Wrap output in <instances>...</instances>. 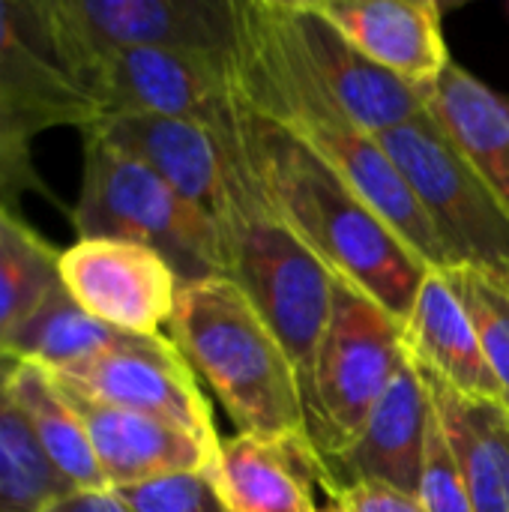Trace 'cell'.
I'll return each instance as SVG.
<instances>
[{"label":"cell","mask_w":509,"mask_h":512,"mask_svg":"<svg viewBox=\"0 0 509 512\" xmlns=\"http://www.w3.org/2000/svg\"><path fill=\"white\" fill-rule=\"evenodd\" d=\"M231 75L237 99L252 114L288 132L339 174L429 270H450L447 252L414 189L378 135L363 129L306 66L279 0H240V39Z\"/></svg>","instance_id":"cell-1"},{"label":"cell","mask_w":509,"mask_h":512,"mask_svg":"<svg viewBox=\"0 0 509 512\" xmlns=\"http://www.w3.org/2000/svg\"><path fill=\"white\" fill-rule=\"evenodd\" d=\"M240 150L264 201L327 273L402 324L429 267L396 231L318 156L246 105Z\"/></svg>","instance_id":"cell-2"},{"label":"cell","mask_w":509,"mask_h":512,"mask_svg":"<svg viewBox=\"0 0 509 512\" xmlns=\"http://www.w3.org/2000/svg\"><path fill=\"white\" fill-rule=\"evenodd\" d=\"M168 339L219 396L237 435L273 444L312 441L300 372L237 282H180Z\"/></svg>","instance_id":"cell-3"},{"label":"cell","mask_w":509,"mask_h":512,"mask_svg":"<svg viewBox=\"0 0 509 512\" xmlns=\"http://www.w3.org/2000/svg\"><path fill=\"white\" fill-rule=\"evenodd\" d=\"M219 231L225 243V276L240 285L282 339L306 387L339 282L264 201L243 150L234 195L228 213L219 219Z\"/></svg>","instance_id":"cell-4"},{"label":"cell","mask_w":509,"mask_h":512,"mask_svg":"<svg viewBox=\"0 0 509 512\" xmlns=\"http://www.w3.org/2000/svg\"><path fill=\"white\" fill-rule=\"evenodd\" d=\"M81 192L72 207L78 237H114L159 252L180 282L225 276L219 225L177 195L153 168L84 129Z\"/></svg>","instance_id":"cell-5"},{"label":"cell","mask_w":509,"mask_h":512,"mask_svg":"<svg viewBox=\"0 0 509 512\" xmlns=\"http://www.w3.org/2000/svg\"><path fill=\"white\" fill-rule=\"evenodd\" d=\"M36 18L48 51L72 81L114 51L234 57L240 39V0H36Z\"/></svg>","instance_id":"cell-6"},{"label":"cell","mask_w":509,"mask_h":512,"mask_svg":"<svg viewBox=\"0 0 509 512\" xmlns=\"http://www.w3.org/2000/svg\"><path fill=\"white\" fill-rule=\"evenodd\" d=\"M378 141L426 210L450 270L477 267L509 282V201L459 153L438 120L423 111Z\"/></svg>","instance_id":"cell-7"},{"label":"cell","mask_w":509,"mask_h":512,"mask_svg":"<svg viewBox=\"0 0 509 512\" xmlns=\"http://www.w3.org/2000/svg\"><path fill=\"white\" fill-rule=\"evenodd\" d=\"M402 360V324L369 297L339 285L303 387L309 438L321 459L360 435Z\"/></svg>","instance_id":"cell-8"},{"label":"cell","mask_w":509,"mask_h":512,"mask_svg":"<svg viewBox=\"0 0 509 512\" xmlns=\"http://www.w3.org/2000/svg\"><path fill=\"white\" fill-rule=\"evenodd\" d=\"M99 114H144L201 123L234 135L243 102L234 90L231 57L171 48H129L93 60L75 81Z\"/></svg>","instance_id":"cell-9"},{"label":"cell","mask_w":509,"mask_h":512,"mask_svg":"<svg viewBox=\"0 0 509 512\" xmlns=\"http://www.w3.org/2000/svg\"><path fill=\"white\" fill-rule=\"evenodd\" d=\"M60 285L96 321L132 333L165 336L180 276L150 246L114 237H78L60 249Z\"/></svg>","instance_id":"cell-10"},{"label":"cell","mask_w":509,"mask_h":512,"mask_svg":"<svg viewBox=\"0 0 509 512\" xmlns=\"http://www.w3.org/2000/svg\"><path fill=\"white\" fill-rule=\"evenodd\" d=\"M51 375L93 402L168 420L204 444L222 447L198 375L168 336H138L126 348Z\"/></svg>","instance_id":"cell-11"},{"label":"cell","mask_w":509,"mask_h":512,"mask_svg":"<svg viewBox=\"0 0 509 512\" xmlns=\"http://www.w3.org/2000/svg\"><path fill=\"white\" fill-rule=\"evenodd\" d=\"M87 129L141 159L216 225L228 213L240 171V129L222 135L201 123L144 114H105Z\"/></svg>","instance_id":"cell-12"},{"label":"cell","mask_w":509,"mask_h":512,"mask_svg":"<svg viewBox=\"0 0 509 512\" xmlns=\"http://www.w3.org/2000/svg\"><path fill=\"white\" fill-rule=\"evenodd\" d=\"M432 402L414 363H399L384 396L372 408L360 435L333 456H324V495L339 486L375 483L417 498Z\"/></svg>","instance_id":"cell-13"},{"label":"cell","mask_w":509,"mask_h":512,"mask_svg":"<svg viewBox=\"0 0 509 512\" xmlns=\"http://www.w3.org/2000/svg\"><path fill=\"white\" fill-rule=\"evenodd\" d=\"M279 6L306 66L363 129L381 135L426 111V93L363 57L345 33L321 15L315 0H279Z\"/></svg>","instance_id":"cell-14"},{"label":"cell","mask_w":509,"mask_h":512,"mask_svg":"<svg viewBox=\"0 0 509 512\" xmlns=\"http://www.w3.org/2000/svg\"><path fill=\"white\" fill-rule=\"evenodd\" d=\"M345 39L408 87L429 93L453 63L435 0H315Z\"/></svg>","instance_id":"cell-15"},{"label":"cell","mask_w":509,"mask_h":512,"mask_svg":"<svg viewBox=\"0 0 509 512\" xmlns=\"http://www.w3.org/2000/svg\"><path fill=\"white\" fill-rule=\"evenodd\" d=\"M60 384V381H57ZM63 387V384H60ZM78 408L111 492L174 474H210L219 450L168 420L93 402L63 387Z\"/></svg>","instance_id":"cell-16"},{"label":"cell","mask_w":509,"mask_h":512,"mask_svg":"<svg viewBox=\"0 0 509 512\" xmlns=\"http://www.w3.org/2000/svg\"><path fill=\"white\" fill-rule=\"evenodd\" d=\"M402 348L414 369L471 402H498L504 393L483 354L474 321L450 279L429 270L420 294L402 321Z\"/></svg>","instance_id":"cell-17"},{"label":"cell","mask_w":509,"mask_h":512,"mask_svg":"<svg viewBox=\"0 0 509 512\" xmlns=\"http://www.w3.org/2000/svg\"><path fill=\"white\" fill-rule=\"evenodd\" d=\"M210 477L228 512H321L312 489L324 483V465L312 441L222 438Z\"/></svg>","instance_id":"cell-18"},{"label":"cell","mask_w":509,"mask_h":512,"mask_svg":"<svg viewBox=\"0 0 509 512\" xmlns=\"http://www.w3.org/2000/svg\"><path fill=\"white\" fill-rule=\"evenodd\" d=\"M0 93L48 120L51 129L75 126L84 132L102 117L48 51L36 0H0Z\"/></svg>","instance_id":"cell-19"},{"label":"cell","mask_w":509,"mask_h":512,"mask_svg":"<svg viewBox=\"0 0 509 512\" xmlns=\"http://www.w3.org/2000/svg\"><path fill=\"white\" fill-rule=\"evenodd\" d=\"M426 111L438 120L459 153L509 201V96L474 72L450 63L426 93Z\"/></svg>","instance_id":"cell-20"},{"label":"cell","mask_w":509,"mask_h":512,"mask_svg":"<svg viewBox=\"0 0 509 512\" xmlns=\"http://www.w3.org/2000/svg\"><path fill=\"white\" fill-rule=\"evenodd\" d=\"M423 384L462 468L474 512H509L507 408L498 402L462 399L429 378H423Z\"/></svg>","instance_id":"cell-21"},{"label":"cell","mask_w":509,"mask_h":512,"mask_svg":"<svg viewBox=\"0 0 509 512\" xmlns=\"http://www.w3.org/2000/svg\"><path fill=\"white\" fill-rule=\"evenodd\" d=\"M9 390L63 486L69 492H111L96 462L87 426L57 378L39 363L18 360Z\"/></svg>","instance_id":"cell-22"},{"label":"cell","mask_w":509,"mask_h":512,"mask_svg":"<svg viewBox=\"0 0 509 512\" xmlns=\"http://www.w3.org/2000/svg\"><path fill=\"white\" fill-rule=\"evenodd\" d=\"M138 336L114 330L93 315H87L63 285H57L45 303L15 330L6 357L39 363L51 372H66L72 366L90 363L102 354L132 345Z\"/></svg>","instance_id":"cell-23"},{"label":"cell","mask_w":509,"mask_h":512,"mask_svg":"<svg viewBox=\"0 0 509 512\" xmlns=\"http://www.w3.org/2000/svg\"><path fill=\"white\" fill-rule=\"evenodd\" d=\"M60 249L36 234L18 210L0 204V354L15 330L60 285Z\"/></svg>","instance_id":"cell-24"},{"label":"cell","mask_w":509,"mask_h":512,"mask_svg":"<svg viewBox=\"0 0 509 512\" xmlns=\"http://www.w3.org/2000/svg\"><path fill=\"white\" fill-rule=\"evenodd\" d=\"M15 363V357L0 354V512H48L69 489L48 465L12 399Z\"/></svg>","instance_id":"cell-25"},{"label":"cell","mask_w":509,"mask_h":512,"mask_svg":"<svg viewBox=\"0 0 509 512\" xmlns=\"http://www.w3.org/2000/svg\"><path fill=\"white\" fill-rule=\"evenodd\" d=\"M465 303L483 354L498 378L504 393V408L509 411V282L477 270V267H453L444 273Z\"/></svg>","instance_id":"cell-26"},{"label":"cell","mask_w":509,"mask_h":512,"mask_svg":"<svg viewBox=\"0 0 509 512\" xmlns=\"http://www.w3.org/2000/svg\"><path fill=\"white\" fill-rule=\"evenodd\" d=\"M51 129L48 120L0 93V204L15 210L24 195L57 201L33 159V138Z\"/></svg>","instance_id":"cell-27"},{"label":"cell","mask_w":509,"mask_h":512,"mask_svg":"<svg viewBox=\"0 0 509 512\" xmlns=\"http://www.w3.org/2000/svg\"><path fill=\"white\" fill-rule=\"evenodd\" d=\"M417 504L423 507V512H474L462 468L456 462V453L447 441V432H444L435 408H432L429 435H426V456H423Z\"/></svg>","instance_id":"cell-28"},{"label":"cell","mask_w":509,"mask_h":512,"mask_svg":"<svg viewBox=\"0 0 509 512\" xmlns=\"http://www.w3.org/2000/svg\"><path fill=\"white\" fill-rule=\"evenodd\" d=\"M114 495L132 512H228L210 474H174Z\"/></svg>","instance_id":"cell-29"},{"label":"cell","mask_w":509,"mask_h":512,"mask_svg":"<svg viewBox=\"0 0 509 512\" xmlns=\"http://www.w3.org/2000/svg\"><path fill=\"white\" fill-rule=\"evenodd\" d=\"M327 501H336L345 512H423L417 498L393 492L375 483H354L327 492Z\"/></svg>","instance_id":"cell-30"},{"label":"cell","mask_w":509,"mask_h":512,"mask_svg":"<svg viewBox=\"0 0 509 512\" xmlns=\"http://www.w3.org/2000/svg\"><path fill=\"white\" fill-rule=\"evenodd\" d=\"M48 512H132L114 492H69Z\"/></svg>","instance_id":"cell-31"},{"label":"cell","mask_w":509,"mask_h":512,"mask_svg":"<svg viewBox=\"0 0 509 512\" xmlns=\"http://www.w3.org/2000/svg\"><path fill=\"white\" fill-rule=\"evenodd\" d=\"M321 512H345V510H342V507H339L336 501H327V504L321 507Z\"/></svg>","instance_id":"cell-32"}]
</instances>
